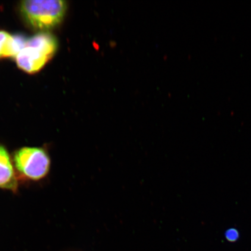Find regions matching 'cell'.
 Segmentation results:
<instances>
[{
	"mask_svg": "<svg viewBox=\"0 0 251 251\" xmlns=\"http://www.w3.org/2000/svg\"><path fill=\"white\" fill-rule=\"evenodd\" d=\"M225 237L229 242L234 243L239 238V233L235 228H230L226 232Z\"/></svg>",
	"mask_w": 251,
	"mask_h": 251,
	"instance_id": "obj_6",
	"label": "cell"
},
{
	"mask_svg": "<svg viewBox=\"0 0 251 251\" xmlns=\"http://www.w3.org/2000/svg\"><path fill=\"white\" fill-rule=\"evenodd\" d=\"M14 165L16 169L27 179L37 181L48 174L50 156L46 150L38 147H25L15 152Z\"/></svg>",
	"mask_w": 251,
	"mask_h": 251,
	"instance_id": "obj_3",
	"label": "cell"
},
{
	"mask_svg": "<svg viewBox=\"0 0 251 251\" xmlns=\"http://www.w3.org/2000/svg\"><path fill=\"white\" fill-rule=\"evenodd\" d=\"M7 149L0 145V188L17 192L18 180Z\"/></svg>",
	"mask_w": 251,
	"mask_h": 251,
	"instance_id": "obj_4",
	"label": "cell"
},
{
	"mask_svg": "<svg viewBox=\"0 0 251 251\" xmlns=\"http://www.w3.org/2000/svg\"><path fill=\"white\" fill-rule=\"evenodd\" d=\"M20 8L25 21L30 26L45 31L61 23L67 4L61 0H29L22 1Z\"/></svg>",
	"mask_w": 251,
	"mask_h": 251,
	"instance_id": "obj_2",
	"label": "cell"
},
{
	"mask_svg": "<svg viewBox=\"0 0 251 251\" xmlns=\"http://www.w3.org/2000/svg\"><path fill=\"white\" fill-rule=\"evenodd\" d=\"M57 47V41L52 34L37 33L27 39L26 45L15 56L16 62L26 73H37L53 57Z\"/></svg>",
	"mask_w": 251,
	"mask_h": 251,
	"instance_id": "obj_1",
	"label": "cell"
},
{
	"mask_svg": "<svg viewBox=\"0 0 251 251\" xmlns=\"http://www.w3.org/2000/svg\"><path fill=\"white\" fill-rule=\"evenodd\" d=\"M27 39L21 35L12 36L0 30V59L15 57L26 45Z\"/></svg>",
	"mask_w": 251,
	"mask_h": 251,
	"instance_id": "obj_5",
	"label": "cell"
}]
</instances>
